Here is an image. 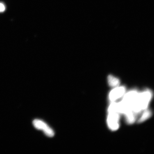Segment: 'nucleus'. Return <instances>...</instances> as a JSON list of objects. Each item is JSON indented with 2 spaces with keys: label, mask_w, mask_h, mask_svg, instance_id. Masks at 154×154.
I'll return each mask as SVG.
<instances>
[{
  "label": "nucleus",
  "mask_w": 154,
  "mask_h": 154,
  "mask_svg": "<svg viewBox=\"0 0 154 154\" xmlns=\"http://www.w3.org/2000/svg\"><path fill=\"white\" fill-rule=\"evenodd\" d=\"M138 94L139 92L136 90L129 91L123 95L122 101L129 106L131 109V105L136 100Z\"/></svg>",
  "instance_id": "obj_3"
},
{
  "label": "nucleus",
  "mask_w": 154,
  "mask_h": 154,
  "mask_svg": "<svg viewBox=\"0 0 154 154\" xmlns=\"http://www.w3.org/2000/svg\"><path fill=\"white\" fill-rule=\"evenodd\" d=\"M33 123L34 126L38 130H43V132L49 127L46 123L41 120H34Z\"/></svg>",
  "instance_id": "obj_4"
},
{
  "label": "nucleus",
  "mask_w": 154,
  "mask_h": 154,
  "mask_svg": "<svg viewBox=\"0 0 154 154\" xmlns=\"http://www.w3.org/2000/svg\"><path fill=\"white\" fill-rule=\"evenodd\" d=\"M126 121L128 124H132L136 120V114L132 110L128 111L125 114Z\"/></svg>",
  "instance_id": "obj_6"
},
{
  "label": "nucleus",
  "mask_w": 154,
  "mask_h": 154,
  "mask_svg": "<svg viewBox=\"0 0 154 154\" xmlns=\"http://www.w3.org/2000/svg\"><path fill=\"white\" fill-rule=\"evenodd\" d=\"M107 80L109 86L112 87H116L120 85V82L119 78L112 75H109L107 78Z\"/></svg>",
  "instance_id": "obj_5"
},
{
  "label": "nucleus",
  "mask_w": 154,
  "mask_h": 154,
  "mask_svg": "<svg viewBox=\"0 0 154 154\" xmlns=\"http://www.w3.org/2000/svg\"><path fill=\"white\" fill-rule=\"evenodd\" d=\"M144 110L142 116L138 120V123H142L151 117L152 114L151 111L147 110V109Z\"/></svg>",
  "instance_id": "obj_7"
},
{
  "label": "nucleus",
  "mask_w": 154,
  "mask_h": 154,
  "mask_svg": "<svg viewBox=\"0 0 154 154\" xmlns=\"http://www.w3.org/2000/svg\"><path fill=\"white\" fill-rule=\"evenodd\" d=\"M108 112L109 114L111 113H118L117 103H116L115 101L111 102L109 107Z\"/></svg>",
  "instance_id": "obj_8"
},
{
  "label": "nucleus",
  "mask_w": 154,
  "mask_h": 154,
  "mask_svg": "<svg viewBox=\"0 0 154 154\" xmlns=\"http://www.w3.org/2000/svg\"><path fill=\"white\" fill-rule=\"evenodd\" d=\"M120 116L118 113H109L107 118V123L109 128L112 131L117 130L120 126Z\"/></svg>",
  "instance_id": "obj_1"
},
{
  "label": "nucleus",
  "mask_w": 154,
  "mask_h": 154,
  "mask_svg": "<svg viewBox=\"0 0 154 154\" xmlns=\"http://www.w3.org/2000/svg\"><path fill=\"white\" fill-rule=\"evenodd\" d=\"M126 92V88L123 86L115 87L109 95V100L111 102H114L124 95Z\"/></svg>",
  "instance_id": "obj_2"
},
{
  "label": "nucleus",
  "mask_w": 154,
  "mask_h": 154,
  "mask_svg": "<svg viewBox=\"0 0 154 154\" xmlns=\"http://www.w3.org/2000/svg\"><path fill=\"white\" fill-rule=\"evenodd\" d=\"M5 10V7L3 3H0V12H4Z\"/></svg>",
  "instance_id": "obj_9"
}]
</instances>
